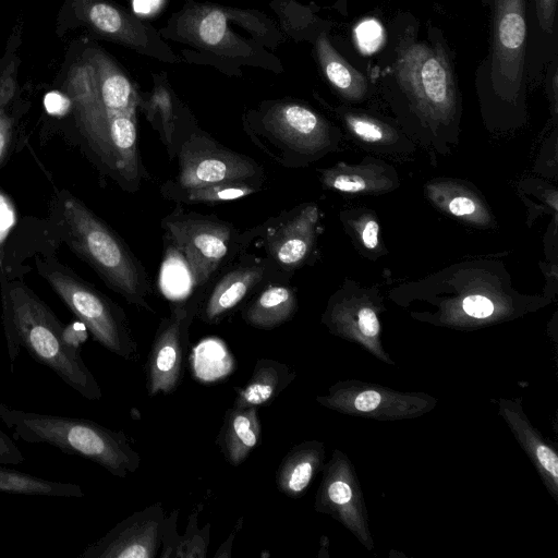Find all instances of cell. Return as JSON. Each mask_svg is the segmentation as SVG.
<instances>
[{
    "mask_svg": "<svg viewBox=\"0 0 558 558\" xmlns=\"http://www.w3.org/2000/svg\"><path fill=\"white\" fill-rule=\"evenodd\" d=\"M376 77L383 98L402 131L435 161L459 143L462 97L453 53L442 32L409 13L390 22L378 50Z\"/></svg>",
    "mask_w": 558,
    "mask_h": 558,
    "instance_id": "1",
    "label": "cell"
},
{
    "mask_svg": "<svg viewBox=\"0 0 558 558\" xmlns=\"http://www.w3.org/2000/svg\"><path fill=\"white\" fill-rule=\"evenodd\" d=\"M388 298L416 320L462 331L510 322L550 303L548 296L517 291L505 264L490 258L462 260L400 283Z\"/></svg>",
    "mask_w": 558,
    "mask_h": 558,
    "instance_id": "2",
    "label": "cell"
},
{
    "mask_svg": "<svg viewBox=\"0 0 558 558\" xmlns=\"http://www.w3.org/2000/svg\"><path fill=\"white\" fill-rule=\"evenodd\" d=\"M158 32L186 47V62L213 65L230 76H240L243 66L283 72L274 50L284 34L259 10L186 0Z\"/></svg>",
    "mask_w": 558,
    "mask_h": 558,
    "instance_id": "3",
    "label": "cell"
},
{
    "mask_svg": "<svg viewBox=\"0 0 558 558\" xmlns=\"http://www.w3.org/2000/svg\"><path fill=\"white\" fill-rule=\"evenodd\" d=\"M488 50L475 72V90L487 129L509 131L521 128L527 119L530 0H488Z\"/></svg>",
    "mask_w": 558,
    "mask_h": 558,
    "instance_id": "4",
    "label": "cell"
},
{
    "mask_svg": "<svg viewBox=\"0 0 558 558\" xmlns=\"http://www.w3.org/2000/svg\"><path fill=\"white\" fill-rule=\"evenodd\" d=\"M2 322L11 365L24 348L87 400L101 399L100 386L80 349L66 341L62 323L24 283L12 282L2 288Z\"/></svg>",
    "mask_w": 558,
    "mask_h": 558,
    "instance_id": "5",
    "label": "cell"
},
{
    "mask_svg": "<svg viewBox=\"0 0 558 558\" xmlns=\"http://www.w3.org/2000/svg\"><path fill=\"white\" fill-rule=\"evenodd\" d=\"M0 421L16 439L47 444L66 454L80 456L121 478L134 473L141 463L128 435L92 420L40 414L0 402Z\"/></svg>",
    "mask_w": 558,
    "mask_h": 558,
    "instance_id": "6",
    "label": "cell"
},
{
    "mask_svg": "<svg viewBox=\"0 0 558 558\" xmlns=\"http://www.w3.org/2000/svg\"><path fill=\"white\" fill-rule=\"evenodd\" d=\"M58 206L68 246L126 301L150 310L146 276L117 233L72 194H60Z\"/></svg>",
    "mask_w": 558,
    "mask_h": 558,
    "instance_id": "7",
    "label": "cell"
},
{
    "mask_svg": "<svg viewBox=\"0 0 558 558\" xmlns=\"http://www.w3.org/2000/svg\"><path fill=\"white\" fill-rule=\"evenodd\" d=\"M95 65L99 97L109 129L111 174L136 190L145 175L137 142V108L143 95L118 63L101 49L88 53Z\"/></svg>",
    "mask_w": 558,
    "mask_h": 558,
    "instance_id": "8",
    "label": "cell"
},
{
    "mask_svg": "<svg viewBox=\"0 0 558 558\" xmlns=\"http://www.w3.org/2000/svg\"><path fill=\"white\" fill-rule=\"evenodd\" d=\"M37 269L93 338L124 360L137 356V344L123 311L54 259H37Z\"/></svg>",
    "mask_w": 558,
    "mask_h": 558,
    "instance_id": "9",
    "label": "cell"
},
{
    "mask_svg": "<svg viewBox=\"0 0 558 558\" xmlns=\"http://www.w3.org/2000/svg\"><path fill=\"white\" fill-rule=\"evenodd\" d=\"M385 310L377 286L366 287L345 279L330 296L322 323L333 336L357 344L388 365H395L383 344L380 315Z\"/></svg>",
    "mask_w": 558,
    "mask_h": 558,
    "instance_id": "10",
    "label": "cell"
},
{
    "mask_svg": "<svg viewBox=\"0 0 558 558\" xmlns=\"http://www.w3.org/2000/svg\"><path fill=\"white\" fill-rule=\"evenodd\" d=\"M316 401L341 414L383 422L417 418L434 410L438 402L426 392L397 391L359 379L335 383Z\"/></svg>",
    "mask_w": 558,
    "mask_h": 558,
    "instance_id": "11",
    "label": "cell"
},
{
    "mask_svg": "<svg viewBox=\"0 0 558 558\" xmlns=\"http://www.w3.org/2000/svg\"><path fill=\"white\" fill-rule=\"evenodd\" d=\"M260 123L275 140L292 153L313 161L338 148L340 130L307 105L277 100L266 105Z\"/></svg>",
    "mask_w": 558,
    "mask_h": 558,
    "instance_id": "12",
    "label": "cell"
},
{
    "mask_svg": "<svg viewBox=\"0 0 558 558\" xmlns=\"http://www.w3.org/2000/svg\"><path fill=\"white\" fill-rule=\"evenodd\" d=\"M323 477L314 508L342 524L368 550L375 543L369 530L368 511L354 465L345 453L335 449L322 469Z\"/></svg>",
    "mask_w": 558,
    "mask_h": 558,
    "instance_id": "13",
    "label": "cell"
},
{
    "mask_svg": "<svg viewBox=\"0 0 558 558\" xmlns=\"http://www.w3.org/2000/svg\"><path fill=\"white\" fill-rule=\"evenodd\" d=\"M332 24L311 12L289 23L284 32L295 40L310 41L313 57L329 86L347 104L365 101L373 90L372 81L354 68L330 40Z\"/></svg>",
    "mask_w": 558,
    "mask_h": 558,
    "instance_id": "14",
    "label": "cell"
},
{
    "mask_svg": "<svg viewBox=\"0 0 558 558\" xmlns=\"http://www.w3.org/2000/svg\"><path fill=\"white\" fill-rule=\"evenodd\" d=\"M76 8L96 35L158 61L180 62L157 29L109 0H76Z\"/></svg>",
    "mask_w": 558,
    "mask_h": 558,
    "instance_id": "15",
    "label": "cell"
},
{
    "mask_svg": "<svg viewBox=\"0 0 558 558\" xmlns=\"http://www.w3.org/2000/svg\"><path fill=\"white\" fill-rule=\"evenodd\" d=\"M195 311L194 303L174 306L171 315L160 323L145 364L146 388L150 397L171 393L181 384L189 326Z\"/></svg>",
    "mask_w": 558,
    "mask_h": 558,
    "instance_id": "16",
    "label": "cell"
},
{
    "mask_svg": "<svg viewBox=\"0 0 558 558\" xmlns=\"http://www.w3.org/2000/svg\"><path fill=\"white\" fill-rule=\"evenodd\" d=\"M165 228L183 254L195 283H205L227 256L232 238L229 225L183 216L165 221Z\"/></svg>",
    "mask_w": 558,
    "mask_h": 558,
    "instance_id": "17",
    "label": "cell"
},
{
    "mask_svg": "<svg viewBox=\"0 0 558 558\" xmlns=\"http://www.w3.org/2000/svg\"><path fill=\"white\" fill-rule=\"evenodd\" d=\"M163 520L161 504L148 506L117 523L78 557L155 558L161 546Z\"/></svg>",
    "mask_w": 558,
    "mask_h": 558,
    "instance_id": "18",
    "label": "cell"
},
{
    "mask_svg": "<svg viewBox=\"0 0 558 558\" xmlns=\"http://www.w3.org/2000/svg\"><path fill=\"white\" fill-rule=\"evenodd\" d=\"M258 172L250 158L218 147L205 137H192L180 153L179 185L186 190L213 183L246 181Z\"/></svg>",
    "mask_w": 558,
    "mask_h": 558,
    "instance_id": "19",
    "label": "cell"
},
{
    "mask_svg": "<svg viewBox=\"0 0 558 558\" xmlns=\"http://www.w3.org/2000/svg\"><path fill=\"white\" fill-rule=\"evenodd\" d=\"M425 198L440 213L477 229H494L496 219L481 191L457 178H434L423 187Z\"/></svg>",
    "mask_w": 558,
    "mask_h": 558,
    "instance_id": "20",
    "label": "cell"
},
{
    "mask_svg": "<svg viewBox=\"0 0 558 558\" xmlns=\"http://www.w3.org/2000/svg\"><path fill=\"white\" fill-rule=\"evenodd\" d=\"M335 111L350 137L363 149L388 156L414 153L415 143L396 120L350 105L339 106Z\"/></svg>",
    "mask_w": 558,
    "mask_h": 558,
    "instance_id": "21",
    "label": "cell"
},
{
    "mask_svg": "<svg viewBox=\"0 0 558 558\" xmlns=\"http://www.w3.org/2000/svg\"><path fill=\"white\" fill-rule=\"evenodd\" d=\"M498 414L529 457L550 496L558 501V454L541 432L530 422L520 398H499Z\"/></svg>",
    "mask_w": 558,
    "mask_h": 558,
    "instance_id": "22",
    "label": "cell"
},
{
    "mask_svg": "<svg viewBox=\"0 0 558 558\" xmlns=\"http://www.w3.org/2000/svg\"><path fill=\"white\" fill-rule=\"evenodd\" d=\"M320 182L328 190L364 196L387 194L400 186L396 169L372 156H366L355 163L340 161L332 167L320 169Z\"/></svg>",
    "mask_w": 558,
    "mask_h": 558,
    "instance_id": "23",
    "label": "cell"
},
{
    "mask_svg": "<svg viewBox=\"0 0 558 558\" xmlns=\"http://www.w3.org/2000/svg\"><path fill=\"white\" fill-rule=\"evenodd\" d=\"M558 0H530L526 75L527 85L544 77L547 66L558 59Z\"/></svg>",
    "mask_w": 558,
    "mask_h": 558,
    "instance_id": "24",
    "label": "cell"
},
{
    "mask_svg": "<svg viewBox=\"0 0 558 558\" xmlns=\"http://www.w3.org/2000/svg\"><path fill=\"white\" fill-rule=\"evenodd\" d=\"M318 221V207L307 204L272 234L269 250L280 265L295 268L310 256L316 241Z\"/></svg>",
    "mask_w": 558,
    "mask_h": 558,
    "instance_id": "25",
    "label": "cell"
},
{
    "mask_svg": "<svg viewBox=\"0 0 558 558\" xmlns=\"http://www.w3.org/2000/svg\"><path fill=\"white\" fill-rule=\"evenodd\" d=\"M325 445L307 440L292 447L276 472L278 489L290 498L301 497L325 464Z\"/></svg>",
    "mask_w": 558,
    "mask_h": 558,
    "instance_id": "26",
    "label": "cell"
},
{
    "mask_svg": "<svg viewBox=\"0 0 558 558\" xmlns=\"http://www.w3.org/2000/svg\"><path fill=\"white\" fill-rule=\"evenodd\" d=\"M258 408H231L223 417L217 445L226 460L233 466L244 462L260 440Z\"/></svg>",
    "mask_w": 558,
    "mask_h": 558,
    "instance_id": "27",
    "label": "cell"
},
{
    "mask_svg": "<svg viewBox=\"0 0 558 558\" xmlns=\"http://www.w3.org/2000/svg\"><path fill=\"white\" fill-rule=\"evenodd\" d=\"M295 377L287 364L262 357L257 360L246 385L238 389L233 408H259L271 403Z\"/></svg>",
    "mask_w": 558,
    "mask_h": 558,
    "instance_id": "28",
    "label": "cell"
},
{
    "mask_svg": "<svg viewBox=\"0 0 558 558\" xmlns=\"http://www.w3.org/2000/svg\"><path fill=\"white\" fill-rule=\"evenodd\" d=\"M260 266L235 268L223 276L210 295L202 312V319L214 324L232 311L263 278Z\"/></svg>",
    "mask_w": 558,
    "mask_h": 558,
    "instance_id": "29",
    "label": "cell"
},
{
    "mask_svg": "<svg viewBox=\"0 0 558 558\" xmlns=\"http://www.w3.org/2000/svg\"><path fill=\"white\" fill-rule=\"evenodd\" d=\"M298 307L292 289L270 286L243 312L245 323L258 329H272L292 318Z\"/></svg>",
    "mask_w": 558,
    "mask_h": 558,
    "instance_id": "30",
    "label": "cell"
},
{
    "mask_svg": "<svg viewBox=\"0 0 558 558\" xmlns=\"http://www.w3.org/2000/svg\"><path fill=\"white\" fill-rule=\"evenodd\" d=\"M342 227L354 248L369 260H377L388 254L380 238V225L371 208L361 206L341 210L339 214Z\"/></svg>",
    "mask_w": 558,
    "mask_h": 558,
    "instance_id": "31",
    "label": "cell"
},
{
    "mask_svg": "<svg viewBox=\"0 0 558 558\" xmlns=\"http://www.w3.org/2000/svg\"><path fill=\"white\" fill-rule=\"evenodd\" d=\"M3 494L82 498V487L74 483L50 481L0 464V502Z\"/></svg>",
    "mask_w": 558,
    "mask_h": 558,
    "instance_id": "32",
    "label": "cell"
},
{
    "mask_svg": "<svg viewBox=\"0 0 558 558\" xmlns=\"http://www.w3.org/2000/svg\"><path fill=\"white\" fill-rule=\"evenodd\" d=\"M141 109L153 128L159 132L163 144L170 148L177 130L178 113L174 96L165 78L155 75V87L150 94L143 96Z\"/></svg>",
    "mask_w": 558,
    "mask_h": 558,
    "instance_id": "33",
    "label": "cell"
},
{
    "mask_svg": "<svg viewBox=\"0 0 558 558\" xmlns=\"http://www.w3.org/2000/svg\"><path fill=\"white\" fill-rule=\"evenodd\" d=\"M255 191L245 181H229L186 189L185 198L192 203L214 204L242 198Z\"/></svg>",
    "mask_w": 558,
    "mask_h": 558,
    "instance_id": "34",
    "label": "cell"
},
{
    "mask_svg": "<svg viewBox=\"0 0 558 558\" xmlns=\"http://www.w3.org/2000/svg\"><path fill=\"white\" fill-rule=\"evenodd\" d=\"M201 507L194 508L189 517V523L184 535H178L173 558H204L207 555L209 544L208 523L203 529L197 526V518Z\"/></svg>",
    "mask_w": 558,
    "mask_h": 558,
    "instance_id": "35",
    "label": "cell"
},
{
    "mask_svg": "<svg viewBox=\"0 0 558 558\" xmlns=\"http://www.w3.org/2000/svg\"><path fill=\"white\" fill-rule=\"evenodd\" d=\"M355 36L360 47L368 52H377L384 45L386 32L374 19L364 20L355 28Z\"/></svg>",
    "mask_w": 558,
    "mask_h": 558,
    "instance_id": "36",
    "label": "cell"
},
{
    "mask_svg": "<svg viewBox=\"0 0 558 558\" xmlns=\"http://www.w3.org/2000/svg\"><path fill=\"white\" fill-rule=\"evenodd\" d=\"M177 519L178 510H174L169 518H165L163 520L161 537L162 551L160 555L162 558H173L178 538Z\"/></svg>",
    "mask_w": 558,
    "mask_h": 558,
    "instance_id": "37",
    "label": "cell"
},
{
    "mask_svg": "<svg viewBox=\"0 0 558 558\" xmlns=\"http://www.w3.org/2000/svg\"><path fill=\"white\" fill-rule=\"evenodd\" d=\"M24 460L16 442L0 428V464H20Z\"/></svg>",
    "mask_w": 558,
    "mask_h": 558,
    "instance_id": "38",
    "label": "cell"
},
{
    "mask_svg": "<svg viewBox=\"0 0 558 558\" xmlns=\"http://www.w3.org/2000/svg\"><path fill=\"white\" fill-rule=\"evenodd\" d=\"M44 104L50 114L62 116L71 108L72 100L59 92H50L46 94Z\"/></svg>",
    "mask_w": 558,
    "mask_h": 558,
    "instance_id": "39",
    "label": "cell"
},
{
    "mask_svg": "<svg viewBox=\"0 0 558 558\" xmlns=\"http://www.w3.org/2000/svg\"><path fill=\"white\" fill-rule=\"evenodd\" d=\"M12 135V119L11 117L0 112V161L2 160Z\"/></svg>",
    "mask_w": 558,
    "mask_h": 558,
    "instance_id": "40",
    "label": "cell"
},
{
    "mask_svg": "<svg viewBox=\"0 0 558 558\" xmlns=\"http://www.w3.org/2000/svg\"><path fill=\"white\" fill-rule=\"evenodd\" d=\"M242 526V519L239 520L236 525L234 526L232 534L229 535L227 541L219 547L218 551L215 554L216 558H223L231 556V545L233 543L234 536L238 530Z\"/></svg>",
    "mask_w": 558,
    "mask_h": 558,
    "instance_id": "41",
    "label": "cell"
},
{
    "mask_svg": "<svg viewBox=\"0 0 558 558\" xmlns=\"http://www.w3.org/2000/svg\"><path fill=\"white\" fill-rule=\"evenodd\" d=\"M333 2V8L343 16L348 15V3L350 0H330Z\"/></svg>",
    "mask_w": 558,
    "mask_h": 558,
    "instance_id": "42",
    "label": "cell"
}]
</instances>
